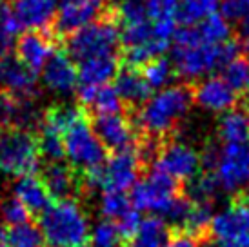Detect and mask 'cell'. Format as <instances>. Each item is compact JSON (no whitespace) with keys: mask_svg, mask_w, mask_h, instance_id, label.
Returning a JSON list of instances; mask_svg holds the SVG:
<instances>
[{"mask_svg":"<svg viewBox=\"0 0 249 247\" xmlns=\"http://www.w3.org/2000/svg\"><path fill=\"white\" fill-rule=\"evenodd\" d=\"M118 24V28L139 26L149 22L145 11V0H118L115 6V13H111Z\"/></svg>","mask_w":249,"mask_h":247,"instance_id":"83f0119b","label":"cell"},{"mask_svg":"<svg viewBox=\"0 0 249 247\" xmlns=\"http://www.w3.org/2000/svg\"><path fill=\"white\" fill-rule=\"evenodd\" d=\"M113 88L118 93L120 100L133 109H140L151 98L153 91L149 84L145 82L142 71L133 68H124L122 71H118Z\"/></svg>","mask_w":249,"mask_h":247,"instance_id":"44dd1931","label":"cell"},{"mask_svg":"<svg viewBox=\"0 0 249 247\" xmlns=\"http://www.w3.org/2000/svg\"><path fill=\"white\" fill-rule=\"evenodd\" d=\"M17 109H18V100H15L13 96L0 91V129L15 127Z\"/></svg>","mask_w":249,"mask_h":247,"instance_id":"8d00e7d4","label":"cell"},{"mask_svg":"<svg viewBox=\"0 0 249 247\" xmlns=\"http://www.w3.org/2000/svg\"><path fill=\"white\" fill-rule=\"evenodd\" d=\"M106 0H58L53 22V38L70 36L89 26L104 13Z\"/></svg>","mask_w":249,"mask_h":247,"instance_id":"30bf717a","label":"cell"},{"mask_svg":"<svg viewBox=\"0 0 249 247\" xmlns=\"http://www.w3.org/2000/svg\"><path fill=\"white\" fill-rule=\"evenodd\" d=\"M180 0H145L147 18L153 26V35L157 40L169 42L177 33Z\"/></svg>","mask_w":249,"mask_h":247,"instance_id":"d6986e66","label":"cell"},{"mask_svg":"<svg viewBox=\"0 0 249 247\" xmlns=\"http://www.w3.org/2000/svg\"><path fill=\"white\" fill-rule=\"evenodd\" d=\"M42 184L46 185L49 196L55 202L73 200V196L82 193V178L76 175L71 165L62 162H53L44 167L42 173Z\"/></svg>","mask_w":249,"mask_h":247,"instance_id":"2e32d148","label":"cell"},{"mask_svg":"<svg viewBox=\"0 0 249 247\" xmlns=\"http://www.w3.org/2000/svg\"><path fill=\"white\" fill-rule=\"evenodd\" d=\"M100 211L107 220H120L133 211L131 198L120 191H104L100 198Z\"/></svg>","mask_w":249,"mask_h":247,"instance_id":"d6a6232c","label":"cell"},{"mask_svg":"<svg viewBox=\"0 0 249 247\" xmlns=\"http://www.w3.org/2000/svg\"><path fill=\"white\" fill-rule=\"evenodd\" d=\"M140 222H142V218L139 216V213L133 209L131 213H127L124 216V218L118 220V233H120V238H122V242L124 244H129V242L135 238V234H137V231H139V226Z\"/></svg>","mask_w":249,"mask_h":247,"instance_id":"74e56055","label":"cell"},{"mask_svg":"<svg viewBox=\"0 0 249 247\" xmlns=\"http://www.w3.org/2000/svg\"><path fill=\"white\" fill-rule=\"evenodd\" d=\"M64 151L71 169L80 176L102 167L107 162L106 147L93 133L86 117L64 133Z\"/></svg>","mask_w":249,"mask_h":247,"instance_id":"8992f818","label":"cell"},{"mask_svg":"<svg viewBox=\"0 0 249 247\" xmlns=\"http://www.w3.org/2000/svg\"><path fill=\"white\" fill-rule=\"evenodd\" d=\"M0 91L13 96L18 102L35 100V96L38 95L36 73L26 68L17 56H2L0 58Z\"/></svg>","mask_w":249,"mask_h":247,"instance_id":"7c38bea8","label":"cell"},{"mask_svg":"<svg viewBox=\"0 0 249 247\" xmlns=\"http://www.w3.org/2000/svg\"><path fill=\"white\" fill-rule=\"evenodd\" d=\"M13 196L28 209L29 214L35 216H42L53 206V198L49 196L46 185L42 184V180L36 175L17 178L13 184Z\"/></svg>","mask_w":249,"mask_h":247,"instance_id":"ffe728a7","label":"cell"},{"mask_svg":"<svg viewBox=\"0 0 249 247\" xmlns=\"http://www.w3.org/2000/svg\"><path fill=\"white\" fill-rule=\"evenodd\" d=\"M120 242L122 238L118 233V227L111 220L98 222L89 233V247H118Z\"/></svg>","mask_w":249,"mask_h":247,"instance_id":"836d02e7","label":"cell"},{"mask_svg":"<svg viewBox=\"0 0 249 247\" xmlns=\"http://www.w3.org/2000/svg\"><path fill=\"white\" fill-rule=\"evenodd\" d=\"M222 0H180L178 20L184 26H196L209 15L216 13Z\"/></svg>","mask_w":249,"mask_h":247,"instance_id":"4316f807","label":"cell"},{"mask_svg":"<svg viewBox=\"0 0 249 247\" xmlns=\"http://www.w3.org/2000/svg\"><path fill=\"white\" fill-rule=\"evenodd\" d=\"M29 218H31V214L28 213V209L22 206L15 196L0 202V220L4 224H9L11 227L20 226V224L29 222Z\"/></svg>","mask_w":249,"mask_h":247,"instance_id":"e575fe53","label":"cell"},{"mask_svg":"<svg viewBox=\"0 0 249 247\" xmlns=\"http://www.w3.org/2000/svg\"><path fill=\"white\" fill-rule=\"evenodd\" d=\"M198 244L200 242L195 240V238H191V236H187L184 233H173L167 247H198Z\"/></svg>","mask_w":249,"mask_h":247,"instance_id":"f35d334b","label":"cell"},{"mask_svg":"<svg viewBox=\"0 0 249 247\" xmlns=\"http://www.w3.org/2000/svg\"><path fill=\"white\" fill-rule=\"evenodd\" d=\"M151 165L167 173L177 182H189L198 175L200 169V155L193 147L182 142H162L159 155Z\"/></svg>","mask_w":249,"mask_h":247,"instance_id":"8fae6325","label":"cell"},{"mask_svg":"<svg viewBox=\"0 0 249 247\" xmlns=\"http://www.w3.org/2000/svg\"><path fill=\"white\" fill-rule=\"evenodd\" d=\"M7 11H9V9L6 7V4H4V2H0V28H2V22H4V18H6Z\"/></svg>","mask_w":249,"mask_h":247,"instance_id":"60d3db41","label":"cell"},{"mask_svg":"<svg viewBox=\"0 0 249 247\" xmlns=\"http://www.w3.org/2000/svg\"><path fill=\"white\" fill-rule=\"evenodd\" d=\"M40 231L49 247H86L91 233L76 200L53 204L40 216Z\"/></svg>","mask_w":249,"mask_h":247,"instance_id":"7a4b0ae2","label":"cell"},{"mask_svg":"<svg viewBox=\"0 0 249 247\" xmlns=\"http://www.w3.org/2000/svg\"><path fill=\"white\" fill-rule=\"evenodd\" d=\"M35 137H36V144H38V153H40V157H44L48 160V164L62 162V158L66 157L62 133H58L51 125L42 122L38 125V129H36Z\"/></svg>","mask_w":249,"mask_h":247,"instance_id":"484cf974","label":"cell"},{"mask_svg":"<svg viewBox=\"0 0 249 247\" xmlns=\"http://www.w3.org/2000/svg\"><path fill=\"white\" fill-rule=\"evenodd\" d=\"M78 84L82 88H100L107 86L118 75V56L91 58L78 64Z\"/></svg>","mask_w":249,"mask_h":247,"instance_id":"7402d4cb","label":"cell"},{"mask_svg":"<svg viewBox=\"0 0 249 247\" xmlns=\"http://www.w3.org/2000/svg\"><path fill=\"white\" fill-rule=\"evenodd\" d=\"M173 236V231L169 229L162 216H145L139 226V231L127 247H167L169 240Z\"/></svg>","mask_w":249,"mask_h":247,"instance_id":"cb8c5ba5","label":"cell"},{"mask_svg":"<svg viewBox=\"0 0 249 247\" xmlns=\"http://www.w3.org/2000/svg\"><path fill=\"white\" fill-rule=\"evenodd\" d=\"M171 64L175 73L187 80L202 78L214 69H224L231 60L240 56V44L228 40L224 44H195L187 48H175L171 51Z\"/></svg>","mask_w":249,"mask_h":247,"instance_id":"3957f363","label":"cell"},{"mask_svg":"<svg viewBox=\"0 0 249 247\" xmlns=\"http://www.w3.org/2000/svg\"><path fill=\"white\" fill-rule=\"evenodd\" d=\"M238 38H240V46L249 53V18L248 20L240 22V28H238Z\"/></svg>","mask_w":249,"mask_h":247,"instance_id":"ab89813d","label":"cell"},{"mask_svg":"<svg viewBox=\"0 0 249 247\" xmlns=\"http://www.w3.org/2000/svg\"><path fill=\"white\" fill-rule=\"evenodd\" d=\"M196 29L200 33L202 40L208 42V44H224L231 36L229 22L220 13L209 15L208 18H204L200 24H196Z\"/></svg>","mask_w":249,"mask_h":247,"instance_id":"4dcf8cb0","label":"cell"},{"mask_svg":"<svg viewBox=\"0 0 249 247\" xmlns=\"http://www.w3.org/2000/svg\"><path fill=\"white\" fill-rule=\"evenodd\" d=\"M222 78L235 93L249 91V58L236 56L222 69Z\"/></svg>","mask_w":249,"mask_h":247,"instance_id":"1f68e13d","label":"cell"},{"mask_svg":"<svg viewBox=\"0 0 249 247\" xmlns=\"http://www.w3.org/2000/svg\"><path fill=\"white\" fill-rule=\"evenodd\" d=\"M218 138L222 144H238L249 140V113L246 109H231L218 120Z\"/></svg>","mask_w":249,"mask_h":247,"instance_id":"d4e9b609","label":"cell"},{"mask_svg":"<svg viewBox=\"0 0 249 247\" xmlns=\"http://www.w3.org/2000/svg\"><path fill=\"white\" fill-rule=\"evenodd\" d=\"M55 51H53V35H44L42 31H28L17 40V58L29 68L33 73L44 69Z\"/></svg>","mask_w":249,"mask_h":247,"instance_id":"ac0fdd59","label":"cell"},{"mask_svg":"<svg viewBox=\"0 0 249 247\" xmlns=\"http://www.w3.org/2000/svg\"><path fill=\"white\" fill-rule=\"evenodd\" d=\"M58 0H13L11 13L22 28L29 31H44L53 26Z\"/></svg>","mask_w":249,"mask_h":247,"instance_id":"e0dca14e","label":"cell"},{"mask_svg":"<svg viewBox=\"0 0 249 247\" xmlns=\"http://www.w3.org/2000/svg\"><path fill=\"white\" fill-rule=\"evenodd\" d=\"M211 175L222 191L236 196L249 191V140L216 147Z\"/></svg>","mask_w":249,"mask_h":247,"instance_id":"ba28073f","label":"cell"},{"mask_svg":"<svg viewBox=\"0 0 249 247\" xmlns=\"http://www.w3.org/2000/svg\"><path fill=\"white\" fill-rule=\"evenodd\" d=\"M89 125L106 149H113L115 153H118L137 145L131 120H127L120 113H117V115H93Z\"/></svg>","mask_w":249,"mask_h":247,"instance_id":"4fadbf2b","label":"cell"},{"mask_svg":"<svg viewBox=\"0 0 249 247\" xmlns=\"http://www.w3.org/2000/svg\"><path fill=\"white\" fill-rule=\"evenodd\" d=\"M42 84L46 89L55 95H73L78 84V71L75 68V62L62 51H55L42 69Z\"/></svg>","mask_w":249,"mask_h":247,"instance_id":"5bb4252c","label":"cell"},{"mask_svg":"<svg viewBox=\"0 0 249 247\" xmlns=\"http://www.w3.org/2000/svg\"><path fill=\"white\" fill-rule=\"evenodd\" d=\"M40 167V153L35 133L6 127L0 129V178H22Z\"/></svg>","mask_w":249,"mask_h":247,"instance_id":"5b68a950","label":"cell"},{"mask_svg":"<svg viewBox=\"0 0 249 247\" xmlns=\"http://www.w3.org/2000/svg\"><path fill=\"white\" fill-rule=\"evenodd\" d=\"M44 244L46 240L40 227H36L31 220L7 229V247H44Z\"/></svg>","mask_w":249,"mask_h":247,"instance_id":"f1b7e54d","label":"cell"},{"mask_svg":"<svg viewBox=\"0 0 249 247\" xmlns=\"http://www.w3.org/2000/svg\"><path fill=\"white\" fill-rule=\"evenodd\" d=\"M193 102L213 113H228L236 106L238 98L222 76H208L193 89Z\"/></svg>","mask_w":249,"mask_h":247,"instance_id":"9a60e30c","label":"cell"},{"mask_svg":"<svg viewBox=\"0 0 249 247\" xmlns=\"http://www.w3.org/2000/svg\"><path fill=\"white\" fill-rule=\"evenodd\" d=\"M78 102L93 109L95 115H117L122 111V100L109 84L100 88L78 86Z\"/></svg>","mask_w":249,"mask_h":247,"instance_id":"603a6c76","label":"cell"},{"mask_svg":"<svg viewBox=\"0 0 249 247\" xmlns=\"http://www.w3.org/2000/svg\"><path fill=\"white\" fill-rule=\"evenodd\" d=\"M193 104V89L186 84L167 86L166 89L151 95L147 102L137 109L135 124L140 138L164 142L171 131L178 125Z\"/></svg>","mask_w":249,"mask_h":247,"instance_id":"6da1fadb","label":"cell"},{"mask_svg":"<svg viewBox=\"0 0 249 247\" xmlns=\"http://www.w3.org/2000/svg\"><path fill=\"white\" fill-rule=\"evenodd\" d=\"M182 194V184L162 169L149 165L144 180L137 182L131 191V204L137 209L166 214L177 196Z\"/></svg>","mask_w":249,"mask_h":247,"instance_id":"52a82bcc","label":"cell"},{"mask_svg":"<svg viewBox=\"0 0 249 247\" xmlns=\"http://www.w3.org/2000/svg\"><path fill=\"white\" fill-rule=\"evenodd\" d=\"M209 238L218 247H249V206L235 200L228 209L213 216Z\"/></svg>","mask_w":249,"mask_h":247,"instance_id":"9c48e42d","label":"cell"},{"mask_svg":"<svg viewBox=\"0 0 249 247\" xmlns=\"http://www.w3.org/2000/svg\"><path fill=\"white\" fill-rule=\"evenodd\" d=\"M222 17L226 20L242 22L249 18V0H222L220 2Z\"/></svg>","mask_w":249,"mask_h":247,"instance_id":"d590c367","label":"cell"},{"mask_svg":"<svg viewBox=\"0 0 249 247\" xmlns=\"http://www.w3.org/2000/svg\"><path fill=\"white\" fill-rule=\"evenodd\" d=\"M142 75H144L145 82L149 84L151 89H166L167 84L173 80L175 76V68L171 60H167L164 56L155 58L149 62L147 66L142 68Z\"/></svg>","mask_w":249,"mask_h":247,"instance_id":"f546056e","label":"cell"},{"mask_svg":"<svg viewBox=\"0 0 249 247\" xmlns=\"http://www.w3.org/2000/svg\"><path fill=\"white\" fill-rule=\"evenodd\" d=\"M120 46V29L111 15H106V18H98L66 38L68 56L78 64L91 58L118 56Z\"/></svg>","mask_w":249,"mask_h":247,"instance_id":"277c9868","label":"cell"}]
</instances>
